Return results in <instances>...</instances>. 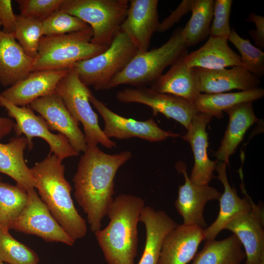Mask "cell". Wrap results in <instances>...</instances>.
<instances>
[{"label":"cell","mask_w":264,"mask_h":264,"mask_svg":"<svg viewBox=\"0 0 264 264\" xmlns=\"http://www.w3.org/2000/svg\"><path fill=\"white\" fill-rule=\"evenodd\" d=\"M129 151L110 154L97 145L88 146L73 177L74 197L86 213L90 229L95 232L113 200L114 179L119 168L132 157Z\"/></svg>","instance_id":"6da1fadb"},{"label":"cell","mask_w":264,"mask_h":264,"mask_svg":"<svg viewBox=\"0 0 264 264\" xmlns=\"http://www.w3.org/2000/svg\"><path fill=\"white\" fill-rule=\"evenodd\" d=\"M144 207V200L132 195L121 194L113 199L107 212L108 225L94 232L108 264H135L137 224Z\"/></svg>","instance_id":"7a4b0ae2"},{"label":"cell","mask_w":264,"mask_h":264,"mask_svg":"<svg viewBox=\"0 0 264 264\" xmlns=\"http://www.w3.org/2000/svg\"><path fill=\"white\" fill-rule=\"evenodd\" d=\"M30 170L35 188L53 218L74 241L84 237L86 221L75 208L62 161L53 154L48 155Z\"/></svg>","instance_id":"3957f363"},{"label":"cell","mask_w":264,"mask_h":264,"mask_svg":"<svg viewBox=\"0 0 264 264\" xmlns=\"http://www.w3.org/2000/svg\"><path fill=\"white\" fill-rule=\"evenodd\" d=\"M183 28L176 30L170 39L157 48L138 52L126 66L110 82L107 89L122 85L136 87L152 84L168 66L188 54Z\"/></svg>","instance_id":"277c9868"},{"label":"cell","mask_w":264,"mask_h":264,"mask_svg":"<svg viewBox=\"0 0 264 264\" xmlns=\"http://www.w3.org/2000/svg\"><path fill=\"white\" fill-rule=\"evenodd\" d=\"M92 37L90 26L66 34L43 36L31 72L69 68L101 54L108 47L91 43Z\"/></svg>","instance_id":"5b68a950"},{"label":"cell","mask_w":264,"mask_h":264,"mask_svg":"<svg viewBox=\"0 0 264 264\" xmlns=\"http://www.w3.org/2000/svg\"><path fill=\"white\" fill-rule=\"evenodd\" d=\"M129 5L128 0H63L58 9L91 28V43L109 47L120 29Z\"/></svg>","instance_id":"8992f818"},{"label":"cell","mask_w":264,"mask_h":264,"mask_svg":"<svg viewBox=\"0 0 264 264\" xmlns=\"http://www.w3.org/2000/svg\"><path fill=\"white\" fill-rule=\"evenodd\" d=\"M139 52L128 36L120 29L110 46L101 54L81 61L72 66L80 80L96 90L107 89L111 80Z\"/></svg>","instance_id":"52a82bcc"},{"label":"cell","mask_w":264,"mask_h":264,"mask_svg":"<svg viewBox=\"0 0 264 264\" xmlns=\"http://www.w3.org/2000/svg\"><path fill=\"white\" fill-rule=\"evenodd\" d=\"M55 92L61 97L73 119L82 124L88 146L100 144L109 149L116 147V142L107 137L99 125L98 115L89 102L92 93L80 80L72 67L59 81Z\"/></svg>","instance_id":"ba28073f"},{"label":"cell","mask_w":264,"mask_h":264,"mask_svg":"<svg viewBox=\"0 0 264 264\" xmlns=\"http://www.w3.org/2000/svg\"><path fill=\"white\" fill-rule=\"evenodd\" d=\"M0 105L6 110L9 117L15 120L13 130L16 136L24 135L29 150L33 147V138L44 139L49 145L50 153L62 161L79 154L64 135L53 133L45 120L41 115L35 114L28 106L19 107L5 99L0 92Z\"/></svg>","instance_id":"9c48e42d"},{"label":"cell","mask_w":264,"mask_h":264,"mask_svg":"<svg viewBox=\"0 0 264 264\" xmlns=\"http://www.w3.org/2000/svg\"><path fill=\"white\" fill-rule=\"evenodd\" d=\"M28 199L11 228L38 236L46 242H60L72 246L75 242L53 218L34 189L27 191Z\"/></svg>","instance_id":"30bf717a"},{"label":"cell","mask_w":264,"mask_h":264,"mask_svg":"<svg viewBox=\"0 0 264 264\" xmlns=\"http://www.w3.org/2000/svg\"><path fill=\"white\" fill-rule=\"evenodd\" d=\"M117 100L123 103L145 105L153 110L154 116L163 114L182 125L186 129L198 111L195 106L186 100L172 94L156 92L145 87L125 88L117 91Z\"/></svg>","instance_id":"8fae6325"},{"label":"cell","mask_w":264,"mask_h":264,"mask_svg":"<svg viewBox=\"0 0 264 264\" xmlns=\"http://www.w3.org/2000/svg\"><path fill=\"white\" fill-rule=\"evenodd\" d=\"M89 102L102 117L104 122L103 131L109 139L138 137L150 142H158L179 136L171 131L163 130L152 118L141 121L122 116L111 110L92 93L89 96Z\"/></svg>","instance_id":"7c38bea8"},{"label":"cell","mask_w":264,"mask_h":264,"mask_svg":"<svg viewBox=\"0 0 264 264\" xmlns=\"http://www.w3.org/2000/svg\"><path fill=\"white\" fill-rule=\"evenodd\" d=\"M264 209L255 203L225 226L224 229L232 232L242 243L245 254L244 264H259L264 261Z\"/></svg>","instance_id":"4fadbf2b"},{"label":"cell","mask_w":264,"mask_h":264,"mask_svg":"<svg viewBox=\"0 0 264 264\" xmlns=\"http://www.w3.org/2000/svg\"><path fill=\"white\" fill-rule=\"evenodd\" d=\"M176 168L185 179L184 184L179 187L178 197L175 203L177 211L183 218L182 224L204 228L206 226L203 217L205 205L209 201L218 199L221 193L209 185L193 183L189 178L184 162H177Z\"/></svg>","instance_id":"5bb4252c"},{"label":"cell","mask_w":264,"mask_h":264,"mask_svg":"<svg viewBox=\"0 0 264 264\" xmlns=\"http://www.w3.org/2000/svg\"><path fill=\"white\" fill-rule=\"evenodd\" d=\"M28 106L44 118L50 131L65 136L79 153L85 152L87 144L79 124L72 117L58 94L55 92L38 98Z\"/></svg>","instance_id":"9a60e30c"},{"label":"cell","mask_w":264,"mask_h":264,"mask_svg":"<svg viewBox=\"0 0 264 264\" xmlns=\"http://www.w3.org/2000/svg\"><path fill=\"white\" fill-rule=\"evenodd\" d=\"M157 0H131L120 30L139 52L148 50L153 34L160 23Z\"/></svg>","instance_id":"2e32d148"},{"label":"cell","mask_w":264,"mask_h":264,"mask_svg":"<svg viewBox=\"0 0 264 264\" xmlns=\"http://www.w3.org/2000/svg\"><path fill=\"white\" fill-rule=\"evenodd\" d=\"M212 117L210 114L198 112L191 120L187 133L181 136L190 143L193 152L194 165L189 178L198 185H208L216 177L213 171L218 161L211 160L207 154L208 138L206 127Z\"/></svg>","instance_id":"e0dca14e"},{"label":"cell","mask_w":264,"mask_h":264,"mask_svg":"<svg viewBox=\"0 0 264 264\" xmlns=\"http://www.w3.org/2000/svg\"><path fill=\"white\" fill-rule=\"evenodd\" d=\"M70 67L30 72L23 80L0 92L7 101L19 107L55 92L56 87Z\"/></svg>","instance_id":"ac0fdd59"},{"label":"cell","mask_w":264,"mask_h":264,"mask_svg":"<svg viewBox=\"0 0 264 264\" xmlns=\"http://www.w3.org/2000/svg\"><path fill=\"white\" fill-rule=\"evenodd\" d=\"M200 92L223 93L233 89L246 91L258 88L259 78L243 67L208 69L194 67Z\"/></svg>","instance_id":"d6986e66"},{"label":"cell","mask_w":264,"mask_h":264,"mask_svg":"<svg viewBox=\"0 0 264 264\" xmlns=\"http://www.w3.org/2000/svg\"><path fill=\"white\" fill-rule=\"evenodd\" d=\"M203 240L204 228L177 225L165 237L158 264H187L194 258Z\"/></svg>","instance_id":"ffe728a7"},{"label":"cell","mask_w":264,"mask_h":264,"mask_svg":"<svg viewBox=\"0 0 264 264\" xmlns=\"http://www.w3.org/2000/svg\"><path fill=\"white\" fill-rule=\"evenodd\" d=\"M218 173L217 177L224 187V191L219 198L220 210L216 220L209 226L204 228L206 241L215 240L218 234L223 229L228 222L236 215L250 208L254 204L247 194L244 186L241 187L245 194L243 198L237 195L235 188H232L228 182L226 174V164L222 162L217 163L215 169Z\"/></svg>","instance_id":"44dd1931"},{"label":"cell","mask_w":264,"mask_h":264,"mask_svg":"<svg viewBox=\"0 0 264 264\" xmlns=\"http://www.w3.org/2000/svg\"><path fill=\"white\" fill-rule=\"evenodd\" d=\"M34 59L29 57L13 34L0 31V84L12 86L31 72Z\"/></svg>","instance_id":"7402d4cb"},{"label":"cell","mask_w":264,"mask_h":264,"mask_svg":"<svg viewBox=\"0 0 264 264\" xmlns=\"http://www.w3.org/2000/svg\"><path fill=\"white\" fill-rule=\"evenodd\" d=\"M229 123L220 145L215 153L218 161L229 165L230 156L242 141L248 129L259 121L252 107V102L237 104L225 110Z\"/></svg>","instance_id":"603a6c76"},{"label":"cell","mask_w":264,"mask_h":264,"mask_svg":"<svg viewBox=\"0 0 264 264\" xmlns=\"http://www.w3.org/2000/svg\"><path fill=\"white\" fill-rule=\"evenodd\" d=\"M139 221L145 225L146 237L138 264H158L164 239L177 224L165 212L150 206L144 207Z\"/></svg>","instance_id":"cb8c5ba5"},{"label":"cell","mask_w":264,"mask_h":264,"mask_svg":"<svg viewBox=\"0 0 264 264\" xmlns=\"http://www.w3.org/2000/svg\"><path fill=\"white\" fill-rule=\"evenodd\" d=\"M184 58L173 64L150 88L158 92L181 97L194 104L201 93L195 68L188 66Z\"/></svg>","instance_id":"d4e9b609"},{"label":"cell","mask_w":264,"mask_h":264,"mask_svg":"<svg viewBox=\"0 0 264 264\" xmlns=\"http://www.w3.org/2000/svg\"><path fill=\"white\" fill-rule=\"evenodd\" d=\"M228 39L209 37L199 48L184 58L190 67L220 69L229 66L243 67L240 56L228 45Z\"/></svg>","instance_id":"484cf974"},{"label":"cell","mask_w":264,"mask_h":264,"mask_svg":"<svg viewBox=\"0 0 264 264\" xmlns=\"http://www.w3.org/2000/svg\"><path fill=\"white\" fill-rule=\"evenodd\" d=\"M27 146L26 138L22 135L12 137L7 143H0V173L11 177L26 191L35 187L30 168L24 158Z\"/></svg>","instance_id":"4316f807"},{"label":"cell","mask_w":264,"mask_h":264,"mask_svg":"<svg viewBox=\"0 0 264 264\" xmlns=\"http://www.w3.org/2000/svg\"><path fill=\"white\" fill-rule=\"evenodd\" d=\"M245 258L242 243L233 234L221 241H206L192 264H240Z\"/></svg>","instance_id":"83f0119b"},{"label":"cell","mask_w":264,"mask_h":264,"mask_svg":"<svg viewBox=\"0 0 264 264\" xmlns=\"http://www.w3.org/2000/svg\"><path fill=\"white\" fill-rule=\"evenodd\" d=\"M264 96L261 88L236 92L200 93L194 103L198 111L220 119L223 111L240 103L252 102Z\"/></svg>","instance_id":"f1b7e54d"},{"label":"cell","mask_w":264,"mask_h":264,"mask_svg":"<svg viewBox=\"0 0 264 264\" xmlns=\"http://www.w3.org/2000/svg\"><path fill=\"white\" fill-rule=\"evenodd\" d=\"M214 0H194L192 15L182 32L188 47L197 45L209 35Z\"/></svg>","instance_id":"f546056e"},{"label":"cell","mask_w":264,"mask_h":264,"mask_svg":"<svg viewBox=\"0 0 264 264\" xmlns=\"http://www.w3.org/2000/svg\"><path fill=\"white\" fill-rule=\"evenodd\" d=\"M28 199L27 191L0 181V226L11 229Z\"/></svg>","instance_id":"4dcf8cb0"},{"label":"cell","mask_w":264,"mask_h":264,"mask_svg":"<svg viewBox=\"0 0 264 264\" xmlns=\"http://www.w3.org/2000/svg\"><path fill=\"white\" fill-rule=\"evenodd\" d=\"M38 255L14 238L9 229L0 226V262L7 264H38Z\"/></svg>","instance_id":"1f68e13d"},{"label":"cell","mask_w":264,"mask_h":264,"mask_svg":"<svg viewBox=\"0 0 264 264\" xmlns=\"http://www.w3.org/2000/svg\"><path fill=\"white\" fill-rule=\"evenodd\" d=\"M42 22L16 15L14 37L25 52L31 58L37 56L39 43L43 37Z\"/></svg>","instance_id":"d6a6232c"},{"label":"cell","mask_w":264,"mask_h":264,"mask_svg":"<svg viewBox=\"0 0 264 264\" xmlns=\"http://www.w3.org/2000/svg\"><path fill=\"white\" fill-rule=\"evenodd\" d=\"M228 40L241 54L240 58L243 67L258 78L264 74V53L252 45L248 39L240 37L232 28Z\"/></svg>","instance_id":"836d02e7"},{"label":"cell","mask_w":264,"mask_h":264,"mask_svg":"<svg viewBox=\"0 0 264 264\" xmlns=\"http://www.w3.org/2000/svg\"><path fill=\"white\" fill-rule=\"evenodd\" d=\"M43 36H56L78 31L89 26L75 16L57 9L42 22Z\"/></svg>","instance_id":"e575fe53"},{"label":"cell","mask_w":264,"mask_h":264,"mask_svg":"<svg viewBox=\"0 0 264 264\" xmlns=\"http://www.w3.org/2000/svg\"><path fill=\"white\" fill-rule=\"evenodd\" d=\"M233 0H214L213 20L210 29V37L228 40L231 28L229 18Z\"/></svg>","instance_id":"d590c367"},{"label":"cell","mask_w":264,"mask_h":264,"mask_svg":"<svg viewBox=\"0 0 264 264\" xmlns=\"http://www.w3.org/2000/svg\"><path fill=\"white\" fill-rule=\"evenodd\" d=\"M63 0H17L20 15L43 22L57 10Z\"/></svg>","instance_id":"8d00e7d4"},{"label":"cell","mask_w":264,"mask_h":264,"mask_svg":"<svg viewBox=\"0 0 264 264\" xmlns=\"http://www.w3.org/2000/svg\"><path fill=\"white\" fill-rule=\"evenodd\" d=\"M194 1V0H182L175 10L171 11L170 14L160 22L157 32H165L178 22L182 17L189 11H191Z\"/></svg>","instance_id":"74e56055"},{"label":"cell","mask_w":264,"mask_h":264,"mask_svg":"<svg viewBox=\"0 0 264 264\" xmlns=\"http://www.w3.org/2000/svg\"><path fill=\"white\" fill-rule=\"evenodd\" d=\"M0 22L3 32L14 34L16 23V15L13 13L11 0H0Z\"/></svg>","instance_id":"f35d334b"},{"label":"cell","mask_w":264,"mask_h":264,"mask_svg":"<svg viewBox=\"0 0 264 264\" xmlns=\"http://www.w3.org/2000/svg\"><path fill=\"white\" fill-rule=\"evenodd\" d=\"M246 22H253L256 25V30L249 31V34L254 41L255 44L261 48L264 47V17L255 13L249 14Z\"/></svg>","instance_id":"ab89813d"},{"label":"cell","mask_w":264,"mask_h":264,"mask_svg":"<svg viewBox=\"0 0 264 264\" xmlns=\"http://www.w3.org/2000/svg\"><path fill=\"white\" fill-rule=\"evenodd\" d=\"M14 125L15 122L11 119L0 117V140L10 133Z\"/></svg>","instance_id":"60d3db41"},{"label":"cell","mask_w":264,"mask_h":264,"mask_svg":"<svg viewBox=\"0 0 264 264\" xmlns=\"http://www.w3.org/2000/svg\"><path fill=\"white\" fill-rule=\"evenodd\" d=\"M259 264H264V261L261 262Z\"/></svg>","instance_id":"b9f144b4"},{"label":"cell","mask_w":264,"mask_h":264,"mask_svg":"<svg viewBox=\"0 0 264 264\" xmlns=\"http://www.w3.org/2000/svg\"><path fill=\"white\" fill-rule=\"evenodd\" d=\"M0 264H7L4 263H2V262H0Z\"/></svg>","instance_id":"7bdbcfd3"},{"label":"cell","mask_w":264,"mask_h":264,"mask_svg":"<svg viewBox=\"0 0 264 264\" xmlns=\"http://www.w3.org/2000/svg\"><path fill=\"white\" fill-rule=\"evenodd\" d=\"M1 25V22H0V27ZM0 30H1L0 29Z\"/></svg>","instance_id":"ee69618b"},{"label":"cell","mask_w":264,"mask_h":264,"mask_svg":"<svg viewBox=\"0 0 264 264\" xmlns=\"http://www.w3.org/2000/svg\"><path fill=\"white\" fill-rule=\"evenodd\" d=\"M0 178H1V177H0Z\"/></svg>","instance_id":"f6af8a7d"}]
</instances>
